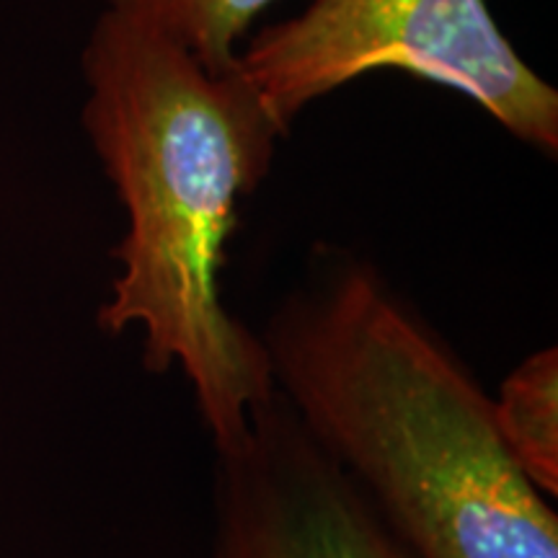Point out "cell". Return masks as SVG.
<instances>
[{
	"instance_id": "6da1fadb",
	"label": "cell",
	"mask_w": 558,
	"mask_h": 558,
	"mask_svg": "<svg viewBox=\"0 0 558 558\" xmlns=\"http://www.w3.org/2000/svg\"><path fill=\"white\" fill-rule=\"evenodd\" d=\"M81 68V122L128 215L99 326L111 337L143 331L145 367L177 365L215 452L230 450L275 378L262 333L222 300L226 243L290 128L239 65L209 73L120 11L94 21Z\"/></svg>"
},
{
	"instance_id": "7a4b0ae2",
	"label": "cell",
	"mask_w": 558,
	"mask_h": 558,
	"mask_svg": "<svg viewBox=\"0 0 558 558\" xmlns=\"http://www.w3.org/2000/svg\"><path fill=\"white\" fill-rule=\"evenodd\" d=\"M262 341L277 393L409 558H558L494 399L375 264L318 259Z\"/></svg>"
},
{
	"instance_id": "3957f363",
	"label": "cell",
	"mask_w": 558,
	"mask_h": 558,
	"mask_svg": "<svg viewBox=\"0 0 558 558\" xmlns=\"http://www.w3.org/2000/svg\"><path fill=\"white\" fill-rule=\"evenodd\" d=\"M235 65L284 128L362 75L403 70L471 99L546 156L558 153L556 88L520 58L486 0H311L300 16L262 26Z\"/></svg>"
},
{
	"instance_id": "277c9868",
	"label": "cell",
	"mask_w": 558,
	"mask_h": 558,
	"mask_svg": "<svg viewBox=\"0 0 558 558\" xmlns=\"http://www.w3.org/2000/svg\"><path fill=\"white\" fill-rule=\"evenodd\" d=\"M213 558H409L277 393L215 463Z\"/></svg>"
},
{
	"instance_id": "5b68a950",
	"label": "cell",
	"mask_w": 558,
	"mask_h": 558,
	"mask_svg": "<svg viewBox=\"0 0 558 558\" xmlns=\"http://www.w3.org/2000/svg\"><path fill=\"white\" fill-rule=\"evenodd\" d=\"M501 442L543 497L558 494V349L522 360L494 399Z\"/></svg>"
},
{
	"instance_id": "8992f818",
	"label": "cell",
	"mask_w": 558,
	"mask_h": 558,
	"mask_svg": "<svg viewBox=\"0 0 558 558\" xmlns=\"http://www.w3.org/2000/svg\"><path fill=\"white\" fill-rule=\"evenodd\" d=\"M277 0H107V9L140 21L186 50L209 73L239 62V41Z\"/></svg>"
}]
</instances>
